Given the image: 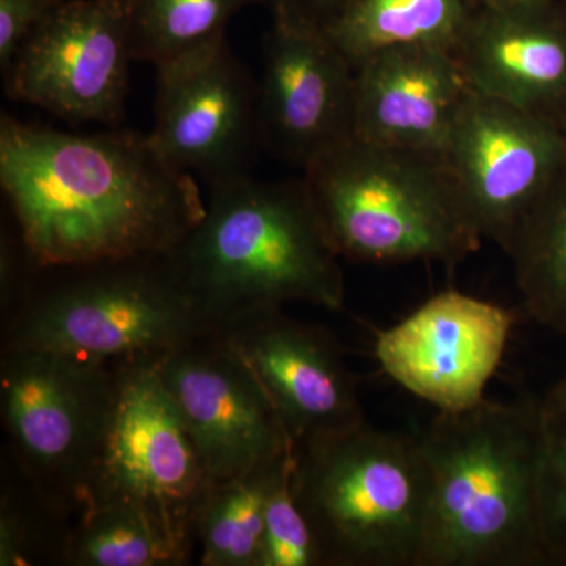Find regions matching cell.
Listing matches in <instances>:
<instances>
[{
    "label": "cell",
    "instance_id": "29",
    "mask_svg": "<svg viewBox=\"0 0 566 566\" xmlns=\"http://www.w3.org/2000/svg\"><path fill=\"white\" fill-rule=\"evenodd\" d=\"M465 6L471 10L486 9V7H501L506 3L516 2V0H464Z\"/></svg>",
    "mask_w": 566,
    "mask_h": 566
},
{
    "label": "cell",
    "instance_id": "7",
    "mask_svg": "<svg viewBox=\"0 0 566 566\" xmlns=\"http://www.w3.org/2000/svg\"><path fill=\"white\" fill-rule=\"evenodd\" d=\"M118 368L46 349L2 348L0 408L14 468L69 526L84 509L109 428Z\"/></svg>",
    "mask_w": 566,
    "mask_h": 566
},
{
    "label": "cell",
    "instance_id": "13",
    "mask_svg": "<svg viewBox=\"0 0 566 566\" xmlns=\"http://www.w3.org/2000/svg\"><path fill=\"white\" fill-rule=\"evenodd\" d=\"M158 371L211 480L244 474L294 449L251 367L214 331L166 354Z\"/></svg>",
    "mask_w": 566,
    "mask_h": 566
},
{
    "label": "cell",
    "instance_id": "2",
    "mask_svg": "<svg viewBox=\"0 0 566 566\" xmlns=\"http://www.w3.org/2000/svg\"><path fill=\"white\" fill-rule=\"evenodd\" d=\"M169 255L211 331L289 303L345 305L342 256L304 180L249 175L214 186L203 218Z\"/></svg>",
    "mask_w": 566,
    "mask_h": 566
},
{
    "label": "cell",
    "instance_id": "24",
    "mask_svg": "<svg viewBox=\"0 0 566 566\" xmlns=\"http://www.w3.org/2000/svg\"><path fill=\"white\" fill-rule=\"evenodd\" d=\"M538 526L545 564L566 566V408H546L545 405L538 472Z\"/></svg>",
    "mask_w": 566,
    "mask_h": 566
},
{
    "label": "cell",
    "instance_id": "27",
    "mask_svg": "<svg viewBox=\"0 0 566 566\" xmlns=\"http://www.w3.org/2000/svg\"><path fill=\"white\" fill-rule=\"evenodd\" d=\"M357 0H270L273 10L326 29Z\"/></svg>",
    "mask_w": 566,
    "mask_h": 566
},
{
    "label": "cell",
    "instance_id": "3",
    "mask_svg": "<svg viewBox=\"0 0 566 566\" xmlns=\"http://www.w3.org/2000/svg\"><path fill=\"white\" fill-rule=\"evenodd\" d=\"M543 401L521 395L438 412L419 433L430 471L420 566L546 565L538 526Z\"/></svg>",
    "mask_w": 566,
    "mask_h": 566
},
{
    "label": "cell",
    "instance_id": "15",
    "mask_svg": "<svg viewBox=\"0 0 566 566\" xmlns=\"http://www.w3.org/2000/svg\"><path fill=\"white\" fill-rule=\"evenodd\" d=\"M214 333L251 367L294 449L365 422L356 376L324 327L273 307L240 316Z\"/></svg>",
    "mask_w": 566,
    "mask_h": 566
},
{
    "label": "cell",
    "instance_id": "20",
    "mask_svg": "<svg viewBox=\"0 0 566 566\" xmlns=\"http://www.w3.org/2000/svg\"><path fill=\"white\" fill-rule=\"evenodd\" d=\"M294 449L230 479L211 480L193 521L202 566H260L264 509L275 476Z\"/></svg>",
    "mask_w": 566,
    "mask_h": 566
},
{
    "label": "cell",
    "instance_id": "10",
    "mask_svg": "<svg viewBox=\"0 0 566 566\" xmlns=\"http://www.w3.org/2000/svg\"><path fill=\"white\" fill-rule=\"evenodd\" d=\"M441 158L480 237L505 252L566 161V128L471 91Z\"/></svg>",
    "mask_w": 566,
    "mask_h": 566
},
{
    "label": "cell",
    "instance_id": "12",
    "mask_svg": "<svg viewBox=\"0 0 566 566\" xmlns=\"http://www.w3.org/2000/svg\"><path fill=\"white\" fill-rule=\"evenodd\" d=\"M515 322L509 308L450 289L376 331L374 353L409 394L438 412H461L486 400Z\"/></svg>",
    "mask_w": 566,
    "mask_h": 566
},
{
    "label": "cell",
    "instance_id": "26",
    "mask_svg": "<svg viewBox=\"0 0 566 566\" xmlns=\"http://www.w3.org/2000/svg\"><path fill=\"white\" fill-rule=\"evenodd\" d=\"M61 0H0V70L9 73L18 52Z\"/></svg>",
    "mask_w": 566,
    "mask_h": 566
},
{
    "label": "cell",
    "instance_id": "28",
    "mask_svg": "<svg viewBox=\"0 0 566 566\" xmlns=\"http://www.w3.org/2000/svg\"><path fill=\"white\" fill-rule=\"evenodd\" d=\"M546 408H566V370L564 376L556 382V386L543 398Z\"/></svg>",
    "mask_w": 566,
    "mask_h": 566
},
{
    "label": "cell",
    "instance_id": "14",
    "mask_svg": "<svg viewBox=\"0 0 566 566\" xmlns=\"http://www.w3.org/2000/svg\"><path fill=\"white\" fill-rule=\"evenodd\" d=\"M354 80L324 29L273 10L259 82L264 150L305 170L353 137Z\"/></svg>",
    "mask_w": 566,
    "mask_h": 566
},
{
    "label": "cell",
    "instance_id": "18",
    "mask_svg": "<svg viewBox=\"0 0 566 566\" xmlns=\"http://www.w3.org/2000/svg\"><path fill=\"white\" fill-rule=\"evenodd\" d=\"M469 13L464 0H357L324 32L356 70L387 48L455 50Z\"/></svg>",
    "mask_w": 566,
    "mask_h": 566
},
{
    "label": "cell",
    "instance_id": "19",
    "mask_svg": "<svg viewBox=\"0 0 566 566\" xmlns=\"http://www.w3.org/2000/svg\"><path fill=\"white\" fill-rule=\"evenodd\" d=\"M505 253L526 314L566 337V161Z\"/></svg>",
    "mask_w": 566,
    "mask_h": 566
},
{
    "label": "cell",
    "instance_id": "6",
    "mask_svg": "<svg viewBox=\"0 0 566 566\" xmlns=\"http://www.w3.org/2000/svg\"><path fill=\"white\" fill-rule=\"evenodd\" d=\"M293 486L324 566H420L431 482L419 434L365 420L296 447Z\"/></svg>",
    "mask_w": 566,
    "mask_h": 566
},
{
    "label": "cell",
    "instance_id": "9",
    "mask_svg": "<svg viewBox=\"0 0 566 566\" xmlns=\"http://www.w3.org/2000/svg\"><path fill=\"white\" fill-rule=\"evenodd\" d=\"M148 136L167 161L210 188L251 175L264 150L259 82L226 36L156 66Z\"/></svg>",
    "mask_w": 566,
    "mask_h": 566
},
{
    "label": "cell",
    "instance_id": "22",
    "mask_svg": "<svg viewBox=\"0 0 566 566\" xmlns=\"http://www.w3.org/2000/svg\"><path fill=\"white\" fill-rule=\"evenodd\" d=\"M270 0H125L134 61L153 66L226 36L234 14Z\"/></svg>",
    "mask_w": 566,
    "mask_h": 566
},
{
    "label": "cell",
    "instance_id": "23",
    "mask_svg": "<svg viewBox=\"0 0 566 566\" xmlns=\"http://www.w3.org/2000/svg\"><path fill=\"white\" fill-rule=\"evenodd\" d=\"M294 452L275 476L264 509L260 566H324L293 486Z\"/></svg>",
    "mask_w": 566,
    "mask_h": 566
},
{
    "label": "cell",
    "instance_id": "5",
    "mask_svg": "<svg viewBox=\"0 0 566 566\" xmlns=\"http://www.w3.org/2000/svg\"><path fill=\"white\" fill-rule=\"evenodd\" d=\"M211 333L169 252L39 268L3 318L2 348L46 349L109 367L159 363Z\"/></svg>",
    "mask_w": 566,
    "mask_h": 566
},
{
    "label": "cell",
    "instance_id": "8",
    "mask_svg": "<svg viewBox=\"0 0 566 566\" xmlns=\"http://www.w3.org/2000/svg\"><path fill=\"white\" fill-rule=\"evenodd\" d=\"M210 483L202 457L163 385L158 363L118 368L114 412L84 509L133 506L189 560L196 549L193 521Z\"/></svg>",
    "mask_w": 566,
    "mask_h": 566
},
{
    "label": "cell",
    "instance_id": "1",
    "mask_svg": "<svg viewBox=\"0 0 566 566\" xmlns=\"http://www.w3.org/2000/svg\"><path fill=\"white\" fill-rule=\"evenodd\" d=\"M0 185L40 268L161 255L207 210L199 182L148 134H77L2 114Z\"/></svg>",
    "mask_w": 566,
    "mask_h": 566
},
{
    "label": "cell",
    "instance_id": "16",
    "mask_svg": "<svg viewBox=\"0 0 566 566\" xmlns=\"http://www.w3.org/2000/svg\"><path fill=\"white\" fill-rule=\"evenodd\" d=\"M453 52L472 91L566 128L562 0H516L471 10Z\"/></svg>",
    "mask_w": 566,
    "mask_h": 566
},
{
    "label": "cell",
    "instance_id": "17",
    "mask_svg": "<svg viewBox=\"0 0 566 566\" xmlns=\"http://www.w3.org/2000/svg\"><path fill=\"white\" fill-rule=\"evenodd\" d=\"M472 88L449 48H387L356 69L353 136L441 156Z\"/></svg>",
    "mask_w": 566,
    "mask_h": 566
},
{
    "label": "cell",
    "instance_id": "4",
    "mask_svg": "<svg viewBox=\"0 0 566 566\" xmlns=\"http://www.w3.org/2000/svg\"><path fill=\"white\" fill-rule=\"evenodd\" d=\"M303 180L342 259L453 270L483 243L441 156L353 136Z\"/></svg>",
    "mask_w": 566,
    "mask_h": 566
},
{
    "label": "cell",
    "instance_id": "25",
    "mask_svg": "<svg viewBox=\"0 0 566 566\" xmlns=\"http://www.w3.org/2000/svg\"><path fill=\"white\" fill-rule=\"evenodd\" d=\"M28 485V483H25ZM29 486V485H28ZM7 493L2 495L0 510V565L22 566L39 564L41 547H39L40 521L59 520L52 515L43 502L36 501L32 510L33 491L29 488V499L24 501L11 488L3 486ZM63 523V521H62ZM66 524V523H65Z\"/></svg>",
    "mask_w": 566,
    "mask_h": 566
},
{
    "label": "cell",
    "instance_id": "21",
    "mask_svg": "<svg viewBox=\"0 0 566 566\" xmlns=\"http://www.w3.org/2000/svg\"><path fill=\"white\" fill-rule=\"evenodd\" d=\"M62 564L71 566H180L178 547L139 510L98 504L82 510L63 543Z\"/></svg>",
    "mask_w": 566,
    "mask_h": 566
},
{
    "label": "cell",
    "instance_id": "11",
    "mask_svg": "<svg viewBox=\"0 0 566 566\" xmlns=\"http://www.w3.org/2000/svg\"><path fill=\"white\" fill-rule=\"evenodd\" d=\"M132 61L125 0H61L18 52L6 93L62 120L117 125Z\"/></svg>",
    "mask_w": 566,
    "mask_h": 566
},
{
    "label": "cell",
    "instance_id": "30",
    "mask_svg": "<svg viewBox=\"0 0 566 566\" xmlns=\"http://www.w3.org/2000/svg\"><path fill=\"white\" fill-rule=\"evenodd\" d=\"M562 2H564V3H565V6H566V0H562Z\"/></svg>",
    "mask_w": 566,
    "mask_h": 566
}]
</instances>
